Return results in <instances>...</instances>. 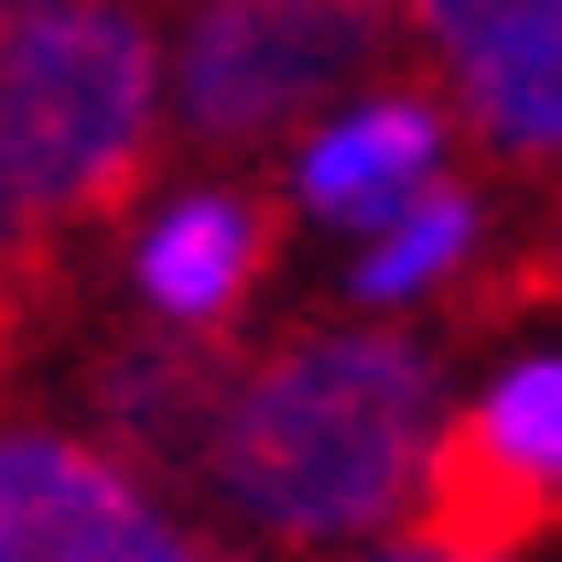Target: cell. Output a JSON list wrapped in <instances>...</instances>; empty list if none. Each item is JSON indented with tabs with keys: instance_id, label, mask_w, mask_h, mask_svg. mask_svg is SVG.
I'll list each match as a JSON object with an SVG mask.
<instances>
[{
	"instance_id": "obj_1",
	"label": "cell",
	"mask_w": 562,
	"mask_h": 562,
	"mask_svg": "<svg viewBox=\"0 0 562 562\" xmlns=\"http://www.w3.org/2000/svg\"><path fill=\"white\" fill-rule=\"evenodd\" d=\"M443 368L412 325H303L249 347L227 412L206 432V487L292 552L357 541L401 519L412 454L432 432Z\"/></svg>"
},
{
	"instance_id": "obj_2",
	"label": "cell",
	"mask_w": 562,
	"mask_h": 562,
	"mask_svg": "<svg viewBox=\"0 0 562 562\" xmlns=\"http://www.w3.org/2000/svg\"><path fill=\"white\" fill-rule=\"evenodd\" d=\"M0 162L33 216L87 249L162 173V44L120 0L0 11Z\"/></svg>"
},
{
	"instance_id": "obj_3",
	"label": "cell",
	"mask_w": 562,
	"mask_h": 562,
	"mask_svg": "<svg viewBox=\"0 0 562 562\" xmlns=\"http://www.w3.org/2000/svg\"><path fill=\"white\" fill-rule=\"evenodd\" d=\"M390 0H195L184 22V120L216 151H260L368 66H390Z\"/></svg>"
},
{
	"instance_id": "obj_4",
	"label": "cell",
	"mask_w": 562,
	"mask_h": 562,
	"mask_svg": "<svg viewBox=\"0 0 562 562\" xmlns=\"http://www.w3.org/2000/svg\"><path fill=\"white\" fill-rule=\"evenodd\" d=\"M562 368L552 357H519L487 401L422 432L412 454V487H401V541L443 562H519L541 552L552 530V497H562Z\"/></svg>"
},
{
	"instance_id": "obj_5",
	"label": "cell",
	"mask_w": 562,
	"mask_h": 562,
	"mask_svg": "<svg viewBox=\"0 0 562 562\" xmlns=\"http://www.w3.org/2000/svg\"><path fill=\"white\" fill-rule=\"evenodd\" d=\"M260 336H195V325H140V336H98L87 368H76V390H87V412H98V454L120 465V476H206V432L227 412V390H238V368H249Z\"/></svg>"
},
{
	"instance_id": "obj_6",
	"label": "cell",
	"mask_w": 562,
	"mask_h": 562,
	"mask_svg": "<svg viewBox=\"0 0 562 562\" xmlns=\"http://www.w3.org/2000/svg\"><path fill=\"white\" fill-rule=\"evenodd\" d=\"M0 562H184V552H173L151 487L120 476L98 443L11 422L0 432Z\"/></svg>"
},
{
	"instance_id": "obj_7",
	"label": "cell",
	"mask_w": 562,
	"mask_h": 562,
	"mask_svg": "<svg viewBox=\"0 0 562 562\" xmlns=\"http://www.w3.org/2000/svg\"><path fill=\"white\" fill-rule=\"evenodd\" d=\"M281 238H292V216L271 184H195L140 238V303L195 336H249L260 292L281 281Z\"/></svg>"
},
{
	"instance_id": "obj_8",
	"label": "cell",
	"mask_w": 562,
	"mask_h": 562,
	"mask_svg": "<svg viewBox=\"0 0 562 562\" xmlns=\"http://www.w3.org/2000/svg\"><path fill=\"white\" fill-rule=\"evenodd\" d=\"M443 173V98L432 87H379V98H357L336 131L303 151V216H325V227H379V216H401Z\"/></svg>"
},
{
	"instance_id": "obj_9",
	"label": "cell",
	"mask_w": 562,
	"mask_h": 562,
	"mask_svg": "<svg viewBox=\"0 0 562 562\" xmlns=\"http://www.w3.org/2000/svg\"><path fill=\"white\" fill-rule=\"evenodd\" d=\"M476 238H487V206H476L454 173H432L401 216H379V227H368L357 303H422V292H443V281L476 260Z\"/></svg>"
},
{
	"instance_id": "obj_10",
	"label": "cell",
	"mask_w": 562,
	"mask_h": 562,
	"mask_svg": "<svg viewBox=\"0 0 562 562\" xmlns=\"http://www.w3.org/2000/svg\"><path fill=\"white\" fill-rule=\"evenodd\" d=\"M412 33L432 44V66H476L519 33H562V0H412Z\"/></svg>"
},
{
	"instance_id": "obj_11",
	"label": "cell",
	"mask_w": 562,
	"mask_h": 562,
	"mask_svg": "<svg viewBox=\"0 0 562 562\" xmlns=\"http://www.w3.org/2000/svg\"><path fill=\"white\" fill-rule=\"evenodd\" d=\"M368 562H443V552H422V541H390V552H368Z\"/></svg>"
},
{
	"instance_id": "obj_12",
	"label": "cell",
	"mask_w": 562,
	"mask_h": 562,
	"mask_svg": "<svg viewBox=\"0 0 562 562\" xmlns=\"http://www.w3.org/2000/svg\"><path fill=\"white\" fill-rule=\"evenodd\" d=\"M0 11H44V0H0Z\"/></svg>"
},
{
	"instance_id": "obj_13",
	"label": "cell",
	"mask_w": 562,
	"mask_h": 562,
	"mask_svg": "<svg viewBox=\"0 0 562 562\" xmlns=\"http://www.w3.org/2000/svg\"><path fill=\"white\" fill-rule=\"evenodd\" d=\"M390 11H401V0H390Z\"/></svg>"
}]
</instances>
